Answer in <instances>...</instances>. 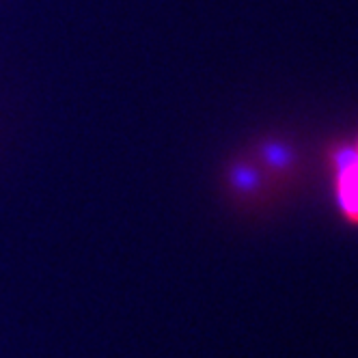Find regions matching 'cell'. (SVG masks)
<instances>
[{
  "label": "cell",
  "mask_w": 358,
  "mask_h": 358,
  "mask_svg": "<svg viewBox=\"0 0 358 358\" xmlns=\"http://www.w3.org/2000/svg\"><path fill=\"white\" fill-rule=\"evenodd\" d=\"M330 164L335 171L337 206L352 224H358V156L354 147H335L330 153Z\"/></svg>",
  "instance_id": "6da1fadb"
},
{
  "label": "cell",
  "mask_w": 358,
  "mask_h": 358,
  "mask_svg": "<svg viewBox=\"0 0 358 358\" xmlns=\"http://www.w3.org/2000/svg\"><path fill=\"white\" fill-rule=\"evenodd\" d=\"M352 147H354V151H356V156H358V143H356V145H352Z\"/></svg>",
  "instance_id": "7a4b0ae2"
}]
</instances>
